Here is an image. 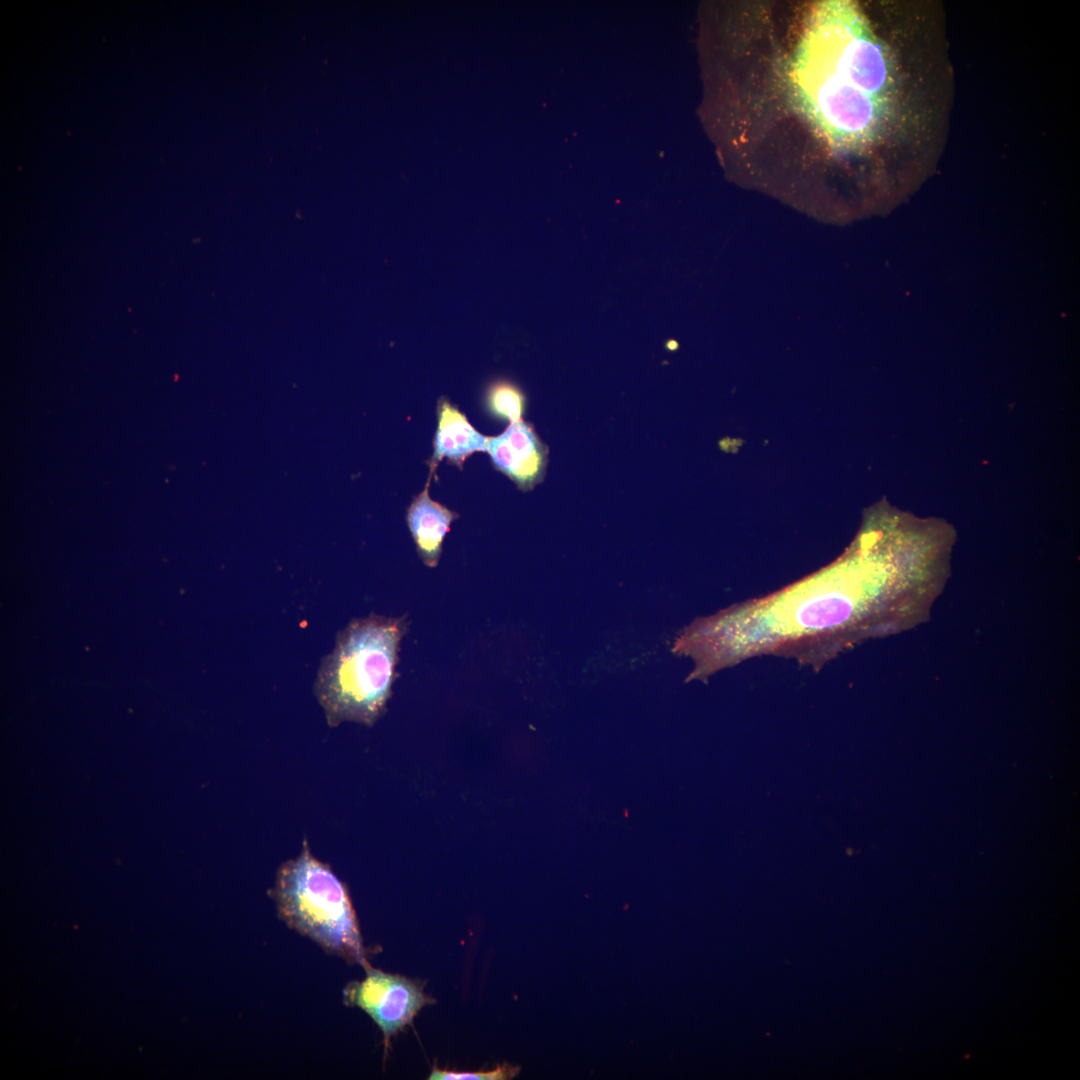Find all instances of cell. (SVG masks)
I'll list each match as a JSON object with an SVG mask.
<instances>
[{
  "label": "cell",
  "mask_w": 1080,
  "mask_h": 1080,
  "mask_svg": "<svg viewBox=\"0 0 1080 1080\" xmlns=\"http://www.w3.org/2000/svg\"><path fill=\"white\" fill-rule=\"evenodd\" d=\"M520 1071L517 1066L503 1064L490 1071L457 1072L433 1068L431 1080H506L515 1077Z\"/></svg>",
  "instance_id": "9c48e42d"
},
{
  "label": "cell",
  "mask_w": 1080,
  "mask_h": 1080,
  "mask_svg": "<svg viewBox=\"0 0 1080 1080\" xmlns=\"http://www.w3.org/2000/svg\"><path fill=\"white\" fill-rule=\"evenodd\" d=\"M487 452L494 468L522 490L532 489L544 478L548 449L532 425L523 420L510 423L500 435L488 437Z\"/></svg>",
  "instance_id": "5b68a950"
},
{
  "label": "cell",
  "mask_w": 1080,
  "mask_h": 1080,
  "mask_svg": "<svg viewBox=\"0 0 1080 1080\" xmlns=\"http://www.w3.org/2000/svg\"><path fill=\"white\" fill-rule=\"evenodd\" d=\"M741 142L752 185L816 215L888 140L898 67L858 2L745 4Z\"/></svg>",
  "instance_id": "6da1fadb"
},
{
  "label": "cell",
  "mask_w": 1080,
  "mask_h": 1080,
  "mask_svg": "<svg viewBox=\"0 0 1080 1080\" xmlns=\"http://www.w3.org/2000/svg\"><path fill=\"white\" fill-rule=\"evenodd\" d=\"M485 406L491 415L513 423L522 420L526 397L514 383L497 380L485 392Z\"/></svg>",
  "instance_id": "ba28073f"
},
{
  "label": "cell",
  "mask_w": 1080,
  "mask_h": 1080,
  "mask_svg": "<svg viewBox=\"0 0 1080 1080\" xmlns=\"http://www.w3.org/2000/svg\"><path fill=\"white\" fill-rule=\"evenodd\" d=\"M434 471L430 470L425 489L413 498L408 511L407 523L421 560L429 567H436L442 552L445 535L458 514L429 496V483Z\"/></svg>",
  "instance_id": "52a82bcc"
},
{
  "label": "cell",
  "mask_w": 1080,
  "mask_h": 1080,
  "mask_svg": "<svg viewBox=\"0 0 1080 1080\" xmlns=\"http://www.w3.org/2000/svg\"><path fill=\"white\" fill-rule=\"evenodd\" d=\"M406 617L370 615L341 631L324 657L314 686L331 727L351 721L373 725L391 695Z\"/></svg>",
  "instance_id": "7a4b0ae2"
},
{
  "label": "cell",
  "mask_w": 1080,
  "mask_h": 1080,
  "mask_svg": "<svg viewBox=\"0 0 1080 1080\" xmlns=\"http://www.w3.org/2000/svg\"><path fill=\"white\" fill-rule=\"evenodd\" d=\"M488 437L477 431L466 416L447 399L437 404V429L433 442V454L428 462L430 470L446 458L459 469L475 452H487Z\"/></svg>",
  "instance_id": "8992f818"
},
{
  "label": "cell",
  "mask_w": 1080,
  "mask_h": 1080,
  "mask_svg": "<svg viewBox=\"0 0 1080 1080\" xmlns=\"http://www.w3.org/2000/svg\"><path fill=\"white\" fill-rule=\"evenodd\" d=\"M362 981H352L343 990L344 1003L366 1012L384 1036L385 1053L391 1038L412 1024L425 1005L434 1000L425 994L422 983L390 974L370 965Z\"/></svg>",
  "instance_id": "277c9868"
},
{
  "label": "cell",
  "mask_w": 1080,
  "mask_h": 1080,
  "mask_svg": "<svg viewBox=\"0 0 1080 1080\" xmlns=\"http://www.w3.org/2000/svg\"><path fill=\"white\" fill-rule=\"evenodd\" d=\"M269 893L288 927L350 964L370 965L346 887L306 840L300 854L279 867Z\"/></svg>",
  "instance_id": "3957f363"
}]
</instances>
